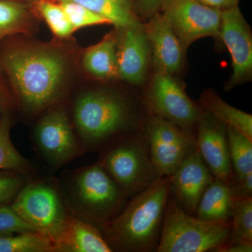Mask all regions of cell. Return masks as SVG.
<instances>
[{
  "label": "cell",
  "instance_id": "f546056e",
  "mask_svg": "<svg viewBox=\"0 0 252 252\" xmlns=\"http://www.w3.org/2000/svg\"><path fill=\"white\" fill-rule=\"evenodd\" d=\"M28 231L36 230L18 216L11 205H0V238Z\"/></svg>",
  "mask_w": 252,
  "mask_h": 252
},
{
  "label": "cell",
  "instance_id": "484cf974",
  "mask_svg": "<svg viewBox=\"0 0 252 252\" xmlns=\"http://www.w3.org/2000/svg\"><path fill=\"white\" fill-rule=\"evenodd\" d=\"M0 252H56L54 243L37 231L0 238Z\"/></svg>",
  "mask_w": 252,
  "mask_h": 252
},
{
  "label": "cell",
  "instance_id": "5b68a950",
  "mask_svg": "<svg viewBox=\"0 0 252 252\" xmlns=\"http://www.w3.org/2000/svg\"><path fill=\"white\" fill-rule=\"evenodd\" d=\"M11 207L18 216L54 243L55 248L72 215L59 180L29 176Z\"/></svg>",
  "mask_w": 252,
  "mask_h": 252
},
{
  "label": "cell",
  "instance_id": "7a4b0ae2",
  "mask_svg": "<svg viewBox=\"0 0 252 252\" xmlns=\"http://www.w3.org/2000/svg\"><path fill=\"white\" fill-rule=\"evenodd\" d=\"M86 152H99L122 136L143 132L147 117L125 94L109 89L83 91L74 99L69 116Z\"/></svg>",
  "mask_w": 252,
  "mask_h": 252
},
{
  "label": "cell",
  "instance_id": "44dd1931",
  "mask_svg": "<svg viewBox=\"0 0 252 252\" xmlns=\"http://www.w3.org/2000/svg\"><path fill=\"white\" fill-rule=\"evenodd\" d=\"M200 108L227 127L236 129L252 140V115L235 108L211 91H205L200 96Z\"/></svg>",
  "mask_w": 252,
  "mask_h": 252
},
{
  "label": "cell",
  "instance_id": "3957f363",
  "mask_svg": "<svg viewBox=\"0 0 252 252\" xmlns=\"http://www.w3.org/2000/svg\"><path fill=\"white\" fill-rule=\"evenodd\" d=\"M170 196L168 177L127 200L101 233L113 252H157Z\"/></svg>",
  "mask_w": 252,
  "mask_h": 252
},
{
  "label": "cell",
  "instance_id": "6da1fadb",
  "mask_svg": "<svg viewBox=\"0 0 252 252\" xmlns=\"http://www.w3.org/2000/svg\"><path fill=\"white\" fill-rule=\"evenodd\" d=\"M69 56L52 43L23 40L17 35L0 42V72L14 109L29 117L61 104L69 77Z\"/></svg>",
  "mask_w": 252,
  "mask_h": 252
},
{
  "label": "cell",
  "instance_id": "d4e9b609",
  "mask_svg": "<svg viewBox=\"0 0 252 252\" xmlns=\"http://www.w3.org/2000/svg\"><path fill=\"white\" fill-rule=\"evenodd\" d=\"M32 6L38 17L45 21L58 39H68L74 32L67 15L57 1L37 0Z\"/></svg>",
  "mask_w": 252,
  "mask_h": 252
},
{
  "label": "cell",
  "instance_id": "e575fe53",
  "mask_svg": "<svg viewBox=\"0 0 252 252\" xmlns=\"http://www.w3.org/2000/svg\"><path fill=\"white\" fill-rule=\"evenodd\" d=\"M195 1L208 7L220 10V11L238 6L239 2V0H195Z\"/></svg>",
  "mask_w": 252,
  "mask_h": 252
},
{
  "label": "cell",
  "instance_id": "ba28073f",
  "mask_svg": "<svg viewBox=\"0 0 252 252\" xmlns=\"http://www.w3.org/2000/svg\"><path fill=\"white\" fill-rule=\"evenodd\" d=\"M32 143L38 155L54 170L63 168L85 154L69 113L61 103L39 115L33 129Z\"/></svg>",
  "mask_w": 252,
  "mask_h": 252
},
{
  "label": "cell",
  "instance_id": "8992f818",
  "mask_svg": "<svg viewBox=\"0 0 252 252\" xmlns=\"http://www.w3.org/2000/svg\"><path fill=\"white\" fill-rule=\"evenodd\" d=\"M144 131L122 136L98 152L97 162L128 199L162 177L152 161Z\"/></svg>",
  "mask_w": 252,
  "mask_h": 252
},
{
  "label": "cell",
  "instance_id": "836d02e7",
  "mask_svg": "<svg viewBox=\"0 0 252 252\" xmlns=\"http://www.w3.org/2000/svg\"><path fill=\"white\" fill-rule=\"evenodd\" d=\"M214 252H252V243L230 241L227 240L224 243L217 247Z\"/></svg>",
  "mask_w": 252,
  "mask_h": 252
},
{
  "label": "cell",
  "instance_id": "9a60e30c",
  "mask_svg": "<svg viewBox=\"0 0 252 252\" xmlns=\"http://www.w3.org/2000/svg\"><path fill=\"white\" fill-rule=\"evenodd\" d=\"M118 79L132 84H143L151 58V47L144 25L117 28Z\"/></svg>",
  "mask_w": 252,
  "mask_h": 252
},
{
  "label": "cell",
  "instance_id": "d6a6232c",
  "mask_svg": "<svg viewBox=\"0 0 252 252\" xmlns=\"http://www.w3.org/2000/svg\"><path fill=\"white\" fill-rule=\"evenodd\" d=\"M164 0H137V8L144 16L152 17L161 9Z\"/></svg>",
  "mask_w": 252,
  "mask_h": 252
},
{
  "label": "cell",
  "instance_id": "e0dca14e",
  "mask_svg": "<svg viewBox=\"0 0 252 252\" xmlns=\"http://www.w3.org/2000/svg\"><path fill=\"white\" fill-rule=\"evenodd\" d=\"M112 252L101 231L73 214L56 245V252Z\"/></svg>",
  "mask_w": 252,
  "mask_h": 252
},
{
  "label": "cell",
  "instance_id": "2e32d148",
  "mask_svg": "<svg viewBox=\"0 0 252 252\" xmlns=\"http://www.w3.org/2000/svg\"><path fill=\"white\" fill-rule=\"evenodd\" d=\"M150 18L144 28L150 44L151 58L156 72L175 76L182 69L186 51L160 13Z\"/></svg>",
  "mask_w": 252,
  "mask_h": 252
},
{
  "label": "cell",
  "instance_id": "4dcf8cb0",
  "mask_svg": "<svg viewBox=\"0 0 252 252\" xmlns=\"http://www.w3.org/2000/svg\"><path fill=\"white\" fill-rule=\"evenodd\" d=\"M228 185L233 198L252 197V172H250L242 178L233 179Z\"/></svg>",
  "mask_w": 252,
  "mask_h": 252
},
{
  "label": "cell",
  "instance_id": "5bb4252c",
  "mask_svg": "<svg viewBox=\"0 0 252 252\" xmlns=\"http://www.w3.org/2000/svg\"><path fill=\"white\" fill-rule=\"evenodd\" d=\"M168 178L170 196L182 210L195 216L199 200L215 177L196 148Z\"/></svg>",
  "mask_w": 252,
  "mask_h": 252
},
{
  "label": "cell",
  "instance_id": "9c48e42d",
  "mask_svg": "<svg viewBox=\"0 0 252 252\" xmlns=\"http://www.w3.org/2000/svg\"><path fill=\"white\" fill-rule=\"evenodd\" d=\"M144 104L149 114L162 118L194 135L202 109L189 97L184 86L174 75L155 72Z\"/></svg>",
  "mask_w": 252,
  "mask_h": 252
},
{
  "label": "cell",
  "instance_id": "1f68e13d",
  "mask_svg": "<svg viewBox=\"0 0 252 252\" xmlns=\"http://www.w3.org/2000/svg\"><path fill=\"white\" fill-rule=\"evenodd\" d=\"M14 109V101L7 84L0 72V116L4 112H12Z\"/></svg>",
  "mask_w": 252,
  "mask_h": 252
},
{
  "label": "cell",
  "instance_id": "603a6c76",
  "mask_svg": "<svg viewBox=\"0 0 252 252\" xmlns=\"http://www.w3.org/2000/svg\"><path fill=\"white\" fill-rule=\"evenodd\" d=\"M66 1L57 0L56 1ZM82 4L108 20L116 28L142 24L134 12L130 0H68Z\"/></svg>",
  "mask_w": 252,
  "mask_h": 252
},
{
  "label": "cell",
  "instance_id": "f1b7e54d",
  "mask_svg": "<svg viewBox=\"0 0 252 252\" xmlns=\"http://www.w3.org/2000/svg\"><path fill=\"white\" fill-rule=\"evenodd\" d=\"M28 177L14 170H0V205H11Z\"/></svg>",
  "mask_w": 252,
  "mask_h": 252
},
{
  "label": "cell",
  "instance_id": "83f0119b",
  "mask_svg": "<svg viewBox=\"0 0 252 252\" xmlns=\"http://www.w3.org/2000/svg\"><path fill=\"white\" fill-rule=\"evenodd\" d=\"M67 15L74 32L89 26L112 25L108 20L82 4L72 1H57Z\"/></svg>",
  "mask_w": 252,
  "mask_h": 252
},
{
  "label": "cell",
  "instance_id": "ffe728a7",
  "mask_svg": "<svg viewBox=\"0 0 252 252\" xmlns=\"http://www.w3.org/2000/svg\"><path fill=\"white\" fill-rule=\"evenodd\" d=\"M38 18L31 4L0 0V42L9 36L31 33Z\"/></svg>",
  "mask_w": 252,
  "mask_h": 252
},
{
  "label": "cell",
  "instance_id": "cb8c5ba5",
  "mask_svg": "<svg viewBox=\"0 0 252 252\" xmlns=\"http://www.w3.org/2000/svg\"><path fill=\"white\" fill-rule=\"evenodd\" d=\"M227 138L233 179L242 178L252 172V140L231 127H227Z\"/></svg>",
  "mask_w": 252,
  "mask_h": 252
},
{
  "label": "cell",
  "instance_id": "30bf717a",
  "mask_svg": "<svg viewBox=\"0 0 252 252\" xmlns=\"http://www.w3.org/2000/svg\"><path fill=\"white\" fill-rule=\"evenodd\" d=\"M144 132L152 161L161 177H170L196 149L193 135L153 114L147 116Z\"/></svg>",
  "mask_w": 252,
  "mask_h": 252
},
{
  "label": "cell",
  "instance_id": "4316f807",
  "mask_svg": "<svg viewBox=\"0 0 252 252\" xmlns=\"http://www.w3.org/2000/svg\"><path fill=\"white\" fill-rule=\"evenodd\" d=\"M230 223L228 240L252 243V197L234 198Z\"/></svg>",
  "mask_w": 252,
  "mask_h": 252
},
{
  "label": "cell",
  "instance_id": "ac0fdd59",
  "mask_svg": "<svg viewBox=\"0 0 252 252\" xmlns=\"http://www.w3.org/2000/svg\"><path fill=\"white\" fill-rule=\"evenodd\" d=\"M82 65L86 72L94 79H118L116 31L106 34L98 43L84 50Z\"/></svg>",
  "mask_w": 252,
  "mask_h": 252
},
{
  "label": "cell",
  "instance_id": "4fadbf2b",
  "mask_svg": "<svg viewBox=\"0 0 252 252\" xmlns=\"http://www.w3.org/2000/svg\"><path fill=\"white\" fill-rule=\"evenodd\" d=\"M195 145L216 179L229 185L233 170L228 149L227 126L202 110L194 130Z\"/></svg>",
  "mask_w": 252,
  "mask_h": 252
},
{
  "label": "cell",
  "instance_id": "d6986e66",
  "mask_svg": "<svg viewBox=\"0 0 252 252\" xmlns=\"http://www.w3.org/2000/svg\"><path fill=\"white\" fill-rule=\"evenodd\" d=\"M233 200L229 185L215 178L203 192L195 216L207 221L230 220Z\"/></svg>",
  "mask_w": 252,
  "mask_h": 252
},
{
  "label": "cell",
  "instance_id": "8d00e7d4",
  "mask_svg": "<svg viewBox=\"0 0 252 252\" xmlns=\"http://www.w3.org/2000/svg\"><path fill=\"white\" fill-rule=\"evenodd\" d=\"M51 1H57V0H51Z\"/></svg>",
  "mask_w": 252,
  "mask_h": 252
},
{
  "label": "cell",
  "instance_id": "277c9868",
  "mask_svg": "<svg viewBox=\"0 0 252 252\" xmlns=\"http://www.w3.org/2000/svg\"><path fill=\"white\" fill-rule=\"evenodd\" d=\"M59 182L73 215L99 231L122 211L129 200L97 162L66 170Z\"/></svg>",
  "mask_w": 252,
  "mask_h": 252
},
{
  "label": "cell",
  "instance_id": "7402d4cb",
  "mask_svg": "<svg viewBox=\"0 0 252 252\" xmlns=\"http://www.w3.org/2000/svg\"><path fill=\"white\" fill-rule=\"evenodd\" d=\"M11 113L0 116V170H14L31 176L36 174L31 162L16 149L11 138Z\"/></svg>",
  "mask_w": 252,
  "mask_h": 252
},
{
  "label": "cell",
  "instance_id": "52a82bcc",
  "mask_svg": "<svg viewBox=\"0 0 252 252\" xmlns=\"http://www.w3.org/2000/svg\"><path fill=\"white\" fill-rule=\"evenodd\" d=\"M230 230V220H200L182 210L169 196L157 252H213L228 240Z\"/></svg>",
  "mask_w": 252,
  "mask_h": 252
},
{
  "label": "cell",
  "instance_id": "d590c367",
  "mask_svg": "<svg viewBox=\"0 0 252 252\" xmlns=\"http://www.w3.org/2000/svg\"><path fill=\"white\" fill-rule=\"evenodd\" d=\"M16 1H23V2L28 3V4H33L35 3L37 0H16Z\"/></svg>",
  "mask_w": 252,
  "mask_h": 252
},
{
  "label": "cell",
  "instance_id": "7c38bea8",
  "mask_svg": "<svg viewBox=\"0 0 252 252\" xmlns=\"http://www.w3.org/2000/svg\"><path fill=\"white\" fill-rule=\"evenodd\" d=\"M220 38L231 56L233 72L225 84V90L230 91L252 76V32L238 5L221 11Z\"/></svg>",
  "mask_w": 252,
  "mask_h": 252
},
{
  "label": "cell",
  "instance_id": "8fae6325",
  "mask_svg": "<svg viewBox=\"0 0 252 252\" xmlns=\"http://www.w3.org/2000/svg\"><path fill=\"white\" fill-rule=\"evenodd\" d=\"M160 11L185 51L201 38H220V10L195 0H164Z\"/></svg>",
  "mask_w": 252,
  "mask_h": 252
}]
</instances>
